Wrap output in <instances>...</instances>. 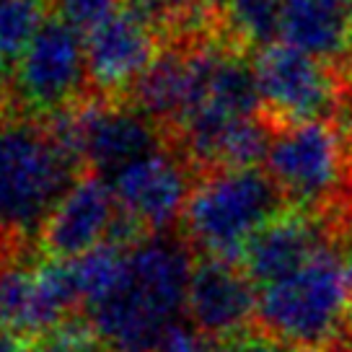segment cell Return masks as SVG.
<instances>
[{"mask_svg":"<svg viewBox=\"0 0 352 352\" xmlns=\"http://www.w3.org/2000/svg\"><path fill=\"white\" fill-rule=\"evenodd\" d=\"M195 249L176 231L151 233L127 249L120 283L83 321L109 352H151L166 327L187 311Z\"/></svg>","mask_w":352,"mask_h":352,"instance_id":"cell-1","label":"cell"},{"mask_svg":"<svg viewBox=\"0 0 352 352\" xmlns=\"http://www.w3.org/2000/svg\"><path fill=\"white\" fill-rule=\"evenodd\" d=\"M340 243L259 290V334L296 352H352V277Z\"/></svg>","mask_w":352,"mask_h":352,"instance_id":"cell-2","label":"cell"},{"mask_svg":"<svg viewBox=\"0 0 352 352\" xmlns=\"http://www.w3.org/2000/svg\"><path fill=\"white\" fill-rule=\"evenodd\" d=\"M285 210V197L267 171L218 168L197 176L182 236L208 259L236 262L254 236Z\"/></svg>","mask_w":352,"mask_h":352,"instance_id":"cell-3","label":"cell"},{"mask_svg":"<svg viewBox=\"0 0 352 352\" xmlns=\"http://www.w3.org/2000/svg\"><path fill=\"white\" fill-rule=\"evenodd\" d=\"M264 171L287 208L337 223L352 199V130L342 120L275 127Z\"/></svg>","mask_w":352,"mask_h":352,"instance_id":"cell-4","label":"cell"},{"mask_svg":"<svg viewBox=\"0 0 352 352\" xmlns=\"http://www.w3.org/2000/svg\"><path fill=\"white\" fill-rule=\"evenodd\" d=\"M88 94L86 42L76 26L52 13L13 67L8 109L47 120L76 107Z\"/></svg>","mask_w":352,"mask_h":352,"instance_id":"cell-5","label":"cell"},{"mask_svg":"<svg viewBox=\"0 0 352 352\" xmlns=\"http://www.w3.org/2000/svg\"><path fill=\"white\" fill-rule=\"evenodd\" d=\"M254 73L262 114L272 127L342 120V67L275 42L256 52Z\"/></svg>","mask_w":352,"mask_h":352,"instance_id":"cell-6","label":"cell"},{"mask_svg":"<svg viewBox=\"0 0 352 352\" xmlns=\"http://www.w3.org/2000/svg\"><path fill=\"white\" fill-rule=\"evenodd\" d=\"M197 171L166 143L111 176L117 208L143 233H168L184 218Z\"/></svg>","mask_w":352,"mask_h":352,"instance_id":"cell-7","label":"cell"},{"mask_svg":"<svg viewBox=\"0 0 352 352\" xmlns=\"http://www.w3.org/2000/svg\"><path fill=\"white\" fill-rule=\"evenodd\" d=\"M88 88L94 96L124 101L138 78L151 67L164 39L153 26L122 6L104 23L86 34Z\"/></svg>","mask_w":352,"mask_h":352,"instance_id":"cell-8","label":"cell"},{"mask_svg":"<svg viewBox=\"0 0 352 352\" xmlns=\"http://www.w3.org/2000/svg\"><path fill=\"white\" fill-rule=\"evenodd\" d=\"M120 208L111 184L96 171H83L57 202L39 233V246L50 259L73 262L109 243Z\"/></svg>","mask_w":352,"mask_h":352,"instance_id":"cell-9","label":"cell"},{"mask_svg":"<svg viewBox=\"0 0 352 352\" xmlns=\"http://www.w3.org/2000/svg\"><path fill=\"white\" fill-rule=\"evenodd\" d=\"M337 241L342 239L334 220L287 208L249 241L241 256L243 272L254 285H275Z\"/></svg>","mask_w":352,"mask_h":352,"instance_id":"cell-10","label":"cell"},{"mask_svg":"<svg viewBox=\"0 0 352 352\" xmlns=\"http://www.w3.org/2000/svg\"><path fill=\"white\" fill-rule=\"evenodd\" d=\"M243 267L223 259H199L189 283L187 319L215 342H236L249 337L256 324L259 293Z\"/></svg>","mask_w":352,"mask_h":352,"instance_id":"cell-11","label":"cell"},{"mask_svg":"<svg viewBox=\"0 0 352 352\" xmlns=\"http://www.w3.org/2000/svg\"><path fill=\"white\" fill-rule=\"evenodd\" d=\"M280 39L306 55L342 67L352 55L347 0H287Z\"/></svg>","mask_w":352,"mask_h":352,"instance_id":"cell-12","label":"cell"},{"mask_svg":"<svg viewBox=\"0 0 352 352\" xmlns=\"http://www.w3.org/2000/svg\"><path fill=\"white\" fill-rule=\"evenodd\" d=\"M287 0H228L220 8V21L226 39L241 50H264L283 32Z\"/></svg>","mask_w":352,"mask_h":352,"instance_id":"cell-13","label":"cell"},{"mask_svg":"<svg viewBox=\"0 0 352 352\" xmlns=\"http://www.w3.org/2000/svg\"><path fill=\"white\" fill-rule=\"evenodd\" d=\"M52 13L55 0H0V57L19 63Z\"/></svg>","mask_w":352,"mask_h":352,"instance_id":"cell-14","label":"cell"},{"mask_svg":"<svg viewBox=\"0 0 352 352\" xmlns=\"http://www.w3.org/2000/svg\"><path fill=\"white\" fill-rule=\"evenodd\" d=\"M32 352H109L86 321L73 319L32 340Z\"/></svg>","mask_w":352,"mask_h":352,"instance_id":"cell-15","label":"cell"},{"mask_svg":"<svg viewBox=\"0 0 352 352\" xmlns=\"http://www.w3.org/2000/svg\"><path fill=\"white\" fill-rule=\"evenodd\" d=\"M151 352H223L220 342L197 329L189 319H179L166 327Z\"/></svg>","mask_w":352,"mask_h":352,"instance_id":"cell-16","label":"cell"},{"mask_svg":"<svg viewBox=\"0 0 352 352\" xmlns=\"http://www.w3.org/2000/svg\"><path fill=\"white\" fill-rule=\"evenodd\" d=\"M223 352H296L285 347V344H280V342L270 340V337H264V334H249V337H243V340H236L231 344H226Z\"/></svg>","mask_w":352,"mask_h":352,"instance_id":"cell-17","label":"cell"},{"mask_svg":"<svg viewBox=\"0 0 352 352\" xmlns=\"http://www.w3.org/2000/svg\"><path fill=\"white\" fill-rule=\"evenodd\" d=\"M342 80H344V99H342V120L352 130V55L342 65Z\"/></svg>","mask_w":352,"mask_h":352,"instance_id":"cell-18","label":"cell"},{"mask_svg":"<svg viewBox=\"0 0 352 352\" xmlns=\"http://www.w3.org/2000/svg\"><path fill=\"white\" fill-rule=\"evenodd\" d=\"M174 11H220L228 0H168Z\"/></svg>","mask_w":352,"mask_h":352,"instance_id":"cell-19","label":"cell"},{"mask_svg":"<svg viewBox=\"0 0 352 352\" xmlns=\"http://www.w3.org/2000/svg\"><path fill=\"white\" fill-rule=\"evenodd\" d=\"M0 352H32V344L11 331H0Z\"/></svg>","mask_w":352,"mask_h":352,"instance_id":"cell-20","label":"cell"},{"mask_svg":"<svg viewBox=\"0 0 352 352\" xmlns=\"http://www.w3.org/2000/svg\"><path fill=\"white\" fill-rule=\"evenodd\" d=\"M8 99H11V76H8V65L0 57V111L8 109Z\"/></svg>","mask_w":352,"mask_h":352,"instance_id":"cell-21","label":"cell"},{"mask_svg":"<svg viewBox=\"0 0 352 352\" xmlns=\"http://www.w3.org/2000/svg\"><path fill=\"white\" fill-rule=\"evenodd\" d=\"M337 228H340V239H350L352 236V199L347 202V208L342 210L340 220H337Z\"/></svg>","mask_w":352,"mask_h":352,"instance_id":"cell-22","label":"cell"},{"mask_svg":"<svg viewBox=\"0 0 352 352\" xmlns=\"http://www.w3.org/2000/svg\"><path fill=\"white\" fill-rule=\"evenodd\" d=\"M344 246H347V249H344V259H347V270H350V277H352V236L350 239H344Z\"/></svg>","mask_w":352,"mask_h":352,"instance_id":"cell-23","label":"cell"},{"mask_svg":"<svg viewBox=\"0 0 352 352\" xmlns=\"http://www.w3.org/2000/svg\"><path fill=\"white\" fill-rule=\"evenodd\" d=\"M347 8H350V19H352V0H347Z\"/></svg>","mask_w":352,"mask_h":352,"instance_id":"cell-24","label":"cell"}]
</instances>
